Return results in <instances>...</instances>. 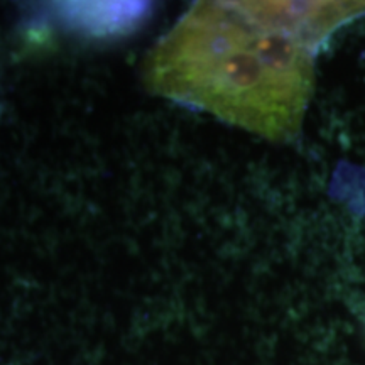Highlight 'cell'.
Listing matches in <instances>:
<instances>
[{
	"mask_svg": "<svg viewBox=\"0 0 365 365\" xmlns=\"http://www.w3.org/2000/svg\"><path fill=\"white\" fill-rule=\"evenodd\" d=\"M327 4L198 2L144 61L159 97L271 139L299 129L313 51L336 24Z\"/></svg>",
	"mask_w": 365,
	"mask_h": 365,
	"instance_id": "6da1fadb",
	"label": "cell"
},
{
	"mask_svg": "<svg viewBox=\"0 0 365 365\" xmlns=\"http://www.w3.org/2000/svg\"><path fill=\"white\" fill-rule=\"evenodd\" d=\"M58 19L73 33L88 38L130 34L145 21L149 4L143 2H63L54 4Z\"/></svg>",
	"mask_w": 365,
	"mask_h": 365,
	"instance_id": "7a4b0ae2",
	"label": "cell"
}]
</instances>
